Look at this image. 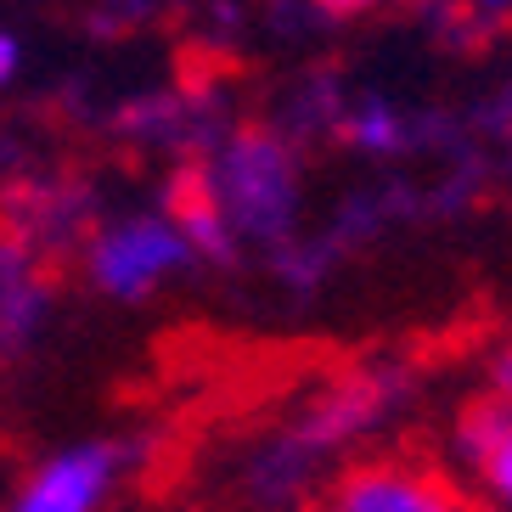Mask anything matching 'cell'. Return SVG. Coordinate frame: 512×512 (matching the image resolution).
I'll return each mask as SVG.
<instances>
[{"label":"cell","instance_id":"obj_16","mask_svg":"<svg viewBox=\"0 0 512 512\" xmlns=\"http://www.w3.org/2000/svg\"><path fill=\"white\" fill-rule=\"evenodd\" d=\"M147 17H152V6H102V12H91V29L107 40V29H113V23L136 29V23H147Z\"/></svg>","mask_w":512,"mask_h":512},{"label":"cell","instance_id":"obj_6","mask_svg":"<svg viewBox=\"0 0 512 512\" xmlns=\"http://www.w3.org/2000/svg\"><path fill=\"white\" fill-rule=\"evenodd\" d=\"M321 512H479L467 484L428 456H366L349 462Z\"/></svg>","mask_w":512,"mask_h":512},{"label":"cell","instance_id":"obj_2","mask_svg":"<svg viewBox=\"0 0 512 512\" xmlns=\"http://www.w3.org/2000/svg\"><path fill=\"white\" fill-rule=\"evenodd\" d=\"M203 192L242 248L276 254L299 237L304 214V147L282 136L271 119L231 124V136L197 164Z\"/></svg>","mask_w":512,"mask_h":512},{"label":"cell","instance_id":"obj_14","mask_svg":"<svg viewBox=\"0 0 512 512\" xmlns=\"http://www.w3.org/2000/svg\"><path fill=\"white\" fill-rule=\"evenodd\" d=\"M490 400H501V406H512V338H501L490 355H484V389Z\"/></svg>","mask_w":512,"mask_h":512},{"label":"cell","instance_id":"obj_5","mask_svg":"<svg viewBox=\"0 0 512 512\" xmlns=\"http://www.w3.org/2000/svg\"><path fill=\"white\" fill-rule=\"evenodd\" d=\"M96 209H102V192H96L85 175H62V169L29 175V169H23V175L6 181V192H0V237L17 242V248L34 254V259L68 254V248H85L91 231L102 226Z\"/></svg>","mask_w":512,"mask_h":512},{"label":"cell","instance_id":"obj_12","mask_svg":"<svg viewBox=\"0 0 512 512\" xmlns=\"http://www.w3.org/2000/svg\"><path fill=\"white\" fill-rule=\"evenodd\" d=\"M265 259H271V282H282L293 299H310V293L332 276V265H338V254L327 248L321 231H316V237H304V231H299L293 242H282V248L265 254Z\"/></svg>","mask_w":512,"mask_h":512},{"label":"cell","instance_id":"obj_10","mask_svg":"<svg viewBox=\"0 0 512 512\" xmlns=\"http://www.w3.org/2000/svg\"><path fill=\"white\" fill-rule=\"evenodd\" d=\"M46 321H51V282L40 271V259L0 237V355H23L46 332Z\"/></svg>","mask_w":512,"mask_h":512},{"label":"cell","instance_id":"obj_3","mask_svg":"<svg viewBox=\"0 0 512 512\" xmlns=\"http://www.w3.org/2000/svg\"><path fill=\"white\" fill-rule=\"evenodd\" d=\"M85 282L113 304H141L158 287H169L181 271H192L197 254L186 231L169 220L164 209H124L91 231V242L79 248Z\"/></svg>","mask_w":512,"mask_h":512},{"label":"cell","instance_id":"obj_15","mask_svg":"<svg viewBox=\"0 0 512 512\" xmlns=\"http://www.w3.org/2000/svg\"><path fill=\"white\" fill-rule=\"evenodd\" d=\"M23 62H29V51H23V34H17V29H0V91H6V85H17Z\"/></svg>","mask_w":512,"mask_h":512},{"label":"cell","instance_id":"obj_8","mask_svg":"<svg viewBox=\"0 0 512 512\" xmlns=\"http://www.w3.org/2000/svg\"><path fill=\"white\" fill-rule=\"evenodd\" d=\"M451 467L467 479V496L479 512H512V406L473 394L451 422L445 439Z\"/></svg>","mask_w":512,"mask_h":512},{"label":"cell","instance_id":"obj_7","mask_svg":"<svg viewBox=\"0 0 512 512\" xmlns=\"http://www.w3.org/2000/svg\"><path fill=\"white\" fill-rule=\"evenodd\" d=\"M130 462L136 451L124 439H74L34 467L0 512H102Z\"/></svg>","mask_w":512,"mask_h":512},{"label":"cell","instance_id":"obj_1","mask_svg":"<svg viewBox=\"0 0 512 512\" xmlns=\"http://www.w3.org/2000/svg\"><path fill=\"white\" fill-rule=\"evenodd\" d=\"M411 389H417V372L406 361H361L338 372L242 456V496L265 512L293 507L321 479V467H332L349 445L383 434L411 406Z\"/></svg>","mask_w":512,"mask_h":512},{"label":"cell","instance_id":"obj_9","mask_svg":"<svg viewBox=\"0 0 512 512\" xmlns=\"http://www.w3.org/2000/svg\"><path fill=\"white\" fill-rule=\"evenodd\" d=\"M349 152L361 158H383V164H400L411 152H434V147H462L467 124H451L439 113H417V107H400L394 96H349L344 119H338V136Z\"/></svg>","mask_w":512,"mask_h":512},{"label":"cell","instance_id":"obj_11","mask_svg":"<svg viewBox=\"0 0 512 512\" xmlns=\"http://www.w3.org/2000/svg\"><path fill=\"white\" fill-rule=\"evenodd\" d=\"M344 107H349V91L338 85V74H304L299 85H287L271 124L304 147V141H316V136H338Z\"/></svg>","mask_w":512,"mask_h":512},{"label":"cell","instance_id":"obj_4","mask_svg":"<svg viewBox=\"0 0 512 512\" xmlns=\"http://www.w3.org/2000/svg\"><path fill=\"white\" fill-rule=\"evenodd\" d=\"M113 141L141 152H175L181 164H203L231 136V107L214 85H158L113 102L96 119Z\"/></svg>","mask_w":512,"mask_h":512},{"label":"cell","instance_id":"obj_13","mask_svg":"<svg viewBox=\"0 0 512 512\" xmlns=\"http://www.w3.org/2000/svg\"><path fill=\"white\" fill-rule=\"evenodd\" d=\"M467 136L512 147V79L501 85V91H490L484 102H473V113H467Z\"/></svg>","mask_w":512,"mask_h":512}]
</instances>
